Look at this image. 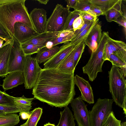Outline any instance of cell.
<instances>
[{
  "label": "cell",
  "instance_id": "6da1fadb",
  "mask_svg": "<svg viewBox=\"0 0 126 126\" xmlns=\"http://www.w3.org/2000/svg\"><path fill=\"white\" fill-rule=\"evenodd\" d=\"M74 74L56 68L42 69L33 88L34 97L49 105L62 108L67 106L76 94Z\"/></svg>",
  "mask_w": 126,
  "mask_h": 126
},
{
  "label": "cell",
  "instance_id": "7a4b0ae2",
  "mask_svg": "<svg viewBox=\"0 0 126 126\" xmlns=\"http://www.w3.org/2000/svg\"><path fill=\"white\" fill-rule=\"evenodd\" d=\"M26 1L1 0L0 22L11 36L14 34V25L17 22L24 23L35 30L27 8L25 5Z\"/></svg>",
  "mask_w": 126,
  "mask_h": 126
},
{
  "label": "cell",
  "instance_id": "3957f363",
  "mask_svg": "<svg viewBox=\"0 0 126 126\" xmlns=\"http://www.w3.org/2000/svg\"><path fill=\"white\" fill-rule=\"evenodd\" d=\"M109 91L116 104L126 113V74L122 69L112 65L108 71Z\"/></svg>",
  "mask_w": 126,
  "mask_h": 126
},
{
  "label": "cell",
  "instance_id": "277c9868",
  "mask_svg": "<svg viewBox=\"0 0 126 126\" xmlns=\"http://www.w3.org/2000/svg\"><path fill=\"white\" fill-rule=\"evenodd\" d=\"M109 37L108 32H102L100 40L96 48L92 52L87 63L82 67L83 73L88 75L91 81L95 79L98 73L102 71V67L105 61L103 58L104 49Z\"/></svg>",
  "mask_w": 126,
  "mask_h": 126
},
{
  "label": "cell",
  "instance_id": "5b68a950",
  "mask_svg": "<svg viewBox=\"0 0 126 126\" xmlns=\"http://www.w3.org/2000/svg\"><path fill=\"white\" fill-rule=\"evenodd\" d=\"M112 99L99 98L89 111L90 126H102L112 111Z\"/></svg>",
  "mask_w": 126,
  "mask_h": 126
},
{
  "label": "cell",
  "instance_id": "8992f818",
  "mask_svg": "<svg viewBox=\"0 0 126 126\" xmlns=\"http://www.w3.org/2000/svg\"><path fill=\"white\" fill-rule=\"evenodd\" d=\"M70 11V9L62 5L57 4L47 19L46 32H57L63 30L66 21Z\"/></svg>",
  "mask_w": 126,
  "mask_h": 126
},
{
  "label": "cell",
  "instance_id": "52a82bcc",
  "mask_svg": "<svg viewBox=\"0 0 126 126\" xmlns=\"http://www.w3.org/2000/svg\"><path fill=\"white\" fill-rule=\"evenodd\" d=\"M42 69L35 58L31 55L26 56L23 71L26 89L33 88Z\"/></svg>",
  "mask_w": 126,
  "mask_h": 126
},
{
  "label": "cell",
  "instance_id": "ba28073f",
  "mask_svg": "<svg viewBox=\"0 0 126 126\" xmlns=\"http://www.w3.org/2000/svg\"><path fill=\"white\" fill-rule=\"evenodd\" d=\"M12 47L8 64L7 74L11 72L23 71L26 56L21 46V44L13 36Z\"/></svg>",
  "mask_w": 126,
  "mask_h": 126
},
{
  "label": "cell",
  "instance_id": "9c48e42d",
  "mask_svg": "<svg viewBox=\"0 0 126 126\" xmlns=\"http://www.w3.org/2000/svg\"><path fill=\"white\" fill-rule=\"evenodd\" d=\"M70 103L78 126H90L89 111L80 96L73 98Z\"/></svg>",
  "mask_w": 126,
  "mask_h": 126
},
{
  "label": "cell",
  "instance_id": "30bf717a",
  "mask_svg": "<svg viewBox=\"0 0 126 126\" xmlns=\"http://www.w3.org/2000/svg\"><path fill=\"white\" fill-rule=\"evenodd\" d=\"M75 47L74 45L71 44L70 42L64 44L60 47L58 52L44 63L43 69L56 68Z\"/></svg>",
  "mask_w": 126,
  "mask_h": 126
},
{
  "label": "cell",
  "instance_id": "8fae6325",
  "mask_svg": "<svg viewBox=\"0 0 126 126\" xmlns=\"http://www.w3.org/2000/svg\"><path fill=\"white\" fill-rule=\"evenodd\" d=\"M29 15L35 30L39 34L45 32L47 20L46 11L43 8H35Z\"/></svg>",
  "mask_w": 126,
  "mask_h": 126
},
{
  "label": "cell",
  "instance_id": "7c38bea8",
  "mask_svg": "<svg viewBox=\"0 0 126 126\" xmlns=\"http://www.w3.org/2000/svg\"><path fill=\"white\" fill-rule=\"evenodd\" d=\"M39 34L27 25L17 22L14 25V34L12 36L21 44Z\"/></svg>",
  "mask_w": 126,
  "mask_h": 126
},
{
  "label": "cell",
  "instance_id": "4fadbf2b",
  "mask_svg": "<svg viewBox=\"0 0 126 126\" xmlns=\"http://www.w3.org/2000/svg\"><path fill=\"white\" fill-rule=\"evenodd\" d=\"M74 80L75 84L80 91L82 100L90 104L94 103L93 92L88 81L77 75L74 76Z\"/></svg>",
  "mask_w": 126,
  "mask_h": 126
},
{
  "label": "cell",
  "instance_id": "5bb4252c",
  "mask_svg": "<svg viewBox=\"0 0 126 126\" xmlns=\"http://www.w3.org/2000/svg\"><path fill=\"white\" fill-rule=\"evenodd\" d=\"M13 43L11 38L0 48V77L2 78L7 74L8 64Z\"/></svg>",
  "mask_w": 126,
  "mask_h": 126
},
{
  "label": "cell",
  "instance_id": "9a60e30c",
  "mask_svg": "<svg viewBox=\"0 0 126 126\" xmlns=\"http://www.w3.org/2000/svg\"><path fill=\"white\" fill-rule=\"evenodd\" d=\"M3 81L1 86L4 91L17 87L24 83L23 72L17 71L8 73L6 75Z\"/></svg>",
  "mask_w": 126,
  "mask_h": 126
},
{
  "label": "cell",
  "instance_id": "2e32d148",
  "mask_svg": "<svg viewBox=\"0 0 126 126\" xmlns=\"http://www.w3.org/2000/svg\"><path fill=\"white\" fill-rule=\"evenodd\" d=\"M102 32L101 26L98 23L94 26L84 41L85 45L89 47L92 52L95 50L100 42Z\"/></svg>",
  "mask_w": 126,
  "mask_h": 126
},
{
  "label": "cell",
  "instance_id": "e0dca14e",
  "mask_svg": "<svg viewBox=\"0 0 126 126\" xmlns=\"http://www.w3.org/2000/svg\"><path fill=\"white\" fill-rule=\"evenodd\" d=\"M107 42L111 49L117 56L126 63V44L122 41L109 37Z\"/></svg>",
  "mask_w": 126,
  "mask_h": 126
},
{
  "label": "cell",
  "instance_id": "ac0fdd59",
  "mask_svg": "<svg viewBox=\"0 0 126 126\" xmlns=\"http://www.w3.org/2000/svg\"><path fill=\"white\" fill-rule=\"evenodd\" d=\"M59 32H45L39 34L24 42L36 46H45L48 42L57 36Z\"/></svg>",
  "mask_w": 126,
  "mask_h": 126
},
{
  "label": "cell",
  "instance_id": "d6986e66",
  "mask_svg": "<svg viewBox=\"0 0 126 126\" xmlns=\"http://www.w3.org/2000/svg\"><path fill=\"white\" fill-rule=\"evenodd\" d=\"M60 49V47L56 46L50 49L45 47L37 53L35 58L38 63H45L54 56Z\"/></svg>",
  "mask_w": 126,
  "mask_h": 126
},
{
  "label": "cell",
  "instance_id": "ffe728a7",
  "mask_svg": "<svg viewBox=\"0 0 126 126\" xmlns=\"http://www.w3.org/2000/svg\"><path fill=\"white\" fill-rule=\"evenodd\" d=\"M58 65L56 68L61 72L70 74L74 73L73 56L75 47Z\"/></svg>",
  "mask_w": 126,
  "mask_h": 126
},
{
  "label": "cell",
  "instance_id": "44dd1931",
  "mask_svg": "<svg viewBox=\"0 0 126 126\" xmlns=\"http://www.w3.org/2000/svg\"><path fill=\"white\" fill-rule=\"evenodd\" d=\"M61 117L58 124L55 126H75L74 117L67 106L60 112Z\"/></svg>",
  "mask_w": 126,
  "mask_h": 126
},
{
  "label": "cell",
  "instance_id": "7402d4cb",
  "mask_svg": "<svg viewBox=\"0 0 126 126\" xmlns=\"http://www.w3.org/2000/svg\"><path fill=\"white\" fill-rule=\"evenodd\" d=\"M34 98V97L26 98L24 95L20 97H14L15 106L20 110V112L30 111L32 109V102Z\"/></svg>",
  "mask_w": 126,
  "mask_h": 126
},
{
  "label": "cell",
  "instance_id": "603a6c76",
  "mask_svg": "<svg viewBox=\"0 0 126 126\" xmlns=\"http://www.w3.org/2000/svg\"><path fill=\"white\" fill-rule=\"evenodd\" d=\"M122 2V0H119L112 7L106 12L105 15L108 22L114 21L119 17L123 16L121 9Z\"/></svg>",
  "mask_w": 126,
  "mask_h": 126
},
{
  "label": "cell",
  "instance_id": "cb8c5ba5",
  "mask_svg": "<svg viewBox=\"0 0 126 126\" xmlns=\"http://www.w3.org/2000/svg\"><path fill=\"white\" fill-rule=\"evenodd\" d=\"M98 18L95 21L92 22L80 33L73 38L70 42V43L75 46L84 41L92 30L94 26L98 23Z\"/></svg>",
  "mask_w": 126,
  "mask_h": 126
},
{
  "label": "cell",
  "instance_id": "d4e9b609",
  "mask_svg": "<svg viewBox=\"0 0 126 126\" xmlns=\"http://www.w3.org/2000/svg\"><path fill=\"white\" fill-rule=\"evenodd\" d=\"M19 115L16 114L0 115V126H14L20 122Z\"/></svg>",
  "mask_w": 126,
  "mask_h": 126
},
{
  "label": "cell",
  "instance_id": "484cf974",
  "mask_svg": "<svg viewBox=\"0 0 126 126\" xmlns=\"http://www.w3.org/2000/svg\"><path fill=\"white\" fill-rule=\"evenodd\" d=\"M119 0H90L93 5L98 7L104 13V15Z\"/></svg>",
  "mask_w": 126,
  "mask_h": 126
},
{
  "label": "cell",
  "instance_id": "4316f807",
  "mask_svg": "<svg viewBox=\"0 0 126 126\" xmlns=\"http://www.w3.org/2000/svg\"><path fill=\"white\" fill-rule=\"evenodd\" d=\"M74 35V32H73L65 37H56L48 42L46 44L45 47L48 49H50L59 44L69 42L73 38Z\"/></svg>",
  "mask_w": 126,
  "mask_h": 126
},
{
  "label": "cell",
  "instance_id": "83f0119b",
  "mask_svg": "<svg viewBox=\"0 0 126 126\" xmlns=\"http://www.w3.org/2000/svg\"><path fill=\"white\" fill-rule=\"evenodd\" d=\"M43 113L42 109L40 107L35 108L31 111L26 126H36Z\"/></svg>",
  "mask_w": 126,
  "mask_h": 126
},
{
  "label": "cell",
  "instance_id": "f1b7e54d",
  "mask_svg": "<svg viewBox=\"0 0 126 126\" xmlns=\"http://www.w3.org/2000/svg\"><path fill=\"white\" fill-rule=\"evenodd\" d=\"M21 46L25 54L26 55H32L37 53L45 46H38L24 42L21 44Z\"/></svg>",
  "mask_w": 126,
  "mask_h": 126
},
{
  "label": "cell",
  "instance_id": "f546056e",
  "mask_svg": "<svg viewBox=\"0 0 126 126\" xmlns=\"http://www.w3.org/2000/svg\"><path fill=\"white\" fill-rule=\"evenodd\" d=\"M92 5L90 0H78L73 8L79 12H88L91 11Z\"/></svg>",
  "mask_w": 126,
  "mask_h": 126
},
{
  "label": "cell",
  "instance_id": "4dcf8cb0",
  "mask_svg": "<svg viewBox=\"0 0 126 126\" xmlns=\"http://www.w3.org/2000/svg\"><path fill=\"white\" fill-rule=\"evenodd\" d=\"M80 12L74 10L70 11L66 21L63 30H68L74 32L73 24L75 20L79 16Z\"/></svg>",
  "mask_w": 126,
  "mask_h": 126
},
{
  "label": "cell",
  "instance_id": "1f68e13d",
  "mask_svg": "<svg viewBox=\"0 0 126 126\" xmlns=\"http://www.w3.org/2000/svg\"><path fill=\"white\" fill-rule=\"evenodd\" d=\"M85 46V45L83 41L76 46L73 56L74 68L75 69L84 51Z\"/></svg>",
  "mask_w": 126,
  "mask_h": 126
},
{
  "label": "cell",
  "instance_id": "d6a6232c",
  "mask_svg": "<svg viewBox=\"0 0 126 126\" xmlns=\"http://www.w3.org/2000/svg\"><path fill=\"white\" fill-rule=\"evenodd\" d=\"M109 61L112 65L117 66L122 69L124 73L126 74V63L118 57L113 53L110 56Z\"/></svg>",
  "mask_w": 126,
  "mask_h": 126
},
{
  "label": "cell",
  "instance_id": "836d02e7",
  "mask_svg": "<svg viewBox=\"0 0 126 126\" xmlns=\"http://www.w3.org/2000/svg\"><path fill=\"white\" fill-rule=\"evenodd\" d=\"M0 105L15 106L14 97L11 96L5 91L0 90Z\"/></svg>",
  "mask_w": 126,
  "mask_h": 126
},
{
  "label": "cell",
  "instance_id": "e575fe53",
  "mask_svg": "<svg viewBox=\"0 0 126 126\" xmlns=\"http://www.w3.org/2000/svg\"><path fill=\"white\" fill-rule=\"evenodd\" d=\"M121 121L115 117L113 112H112L106 119L102 126H121Z\"/></svg>",
  "mask_w": 126,
  "mask_h": 126
},
{
  "label": "cell",
  "instance_id": "d590c367",
  "mask_svg": "<svg viewBox=\"0 0 126 126\" xmlns=\"http://www.w3.org/2000/svg\"><path fill=\"white\" fill-rule=\"evenodd\" d=\"M0 111L5 114H16L19 113L21 111L15 106L0 105Z\"/></svg>",
  "mask_w": 126,
  "mask_h": 126
},
{
  "label": "cell",
  "instance_id": "8d00e7d4",
  "mask_svg": "<svg viewBox=\"0 0 126 126\" xmlns=\"http://www.w3.org/2000/svg\"><path fill=\"white\" fill-rule=\"evenodd\" d=\"M11 37L7 30L0 22V38L6 42L11 39Z\"/></svg>",
  "mask_w": 126,
  "mask_h": 126
},
{
  "label": "cell",
  "instance_id": "74e56055",
  "mask_svg": "<svg viewBox=\"0 0 126 126\" xmlns=\"http://www.w3.org/2000/svg\"><path fill=\"white\" fill-rule=\"evenodd\" d=\"M84 23V20L81 16H79L77 17L74 20L73 24L74 32L80 29Z\"/></svg>",
  "mask_w": 126,
  "mask_h": 126
},
{
  "label": "cell",
  "instance_id": "f35d334b",
  "mask_svg": "<svg viewBox=\"0 0 126 126\" xmlns=\"http://www.w3.org/2000/svg\"><path fill=\"white\" fill-rule=\"evenodd\" d=\"M114 52L111 49L107 42L105 44L104 49L103 58L105 61H109L110 56Z\"/></svg>",
  "mask_w": 126,
  "mask_h": 126
},
{
  "label": "cell",
  "instance_id": "ab89813d",
  "mask_svg": "<svg viewBox=\"0 0 126 126\" xmlns=\"http://www.w3.org/2000/svg\"><path fill=\"white\" fill-rule=\"evenodd\" d=\"M79 16H81L83 19L91 22L95 21L98 18L97 17L89 12H80Z\"/></svg>",
  "mask_w": 126,
  "mask_h": 126
},
{
  "label": "cell",
  "instance_id": "60d3db41",
  "mask_svg": "<svg viewBox=\"0 0 126 126\" xmlns=\"http://www.w3.org/2000/svg\"><path fill=\"white\" fill-rule=\"evenodd\" d=\"M88 12L97 17L100 15H104L103 12L99 8L92 4L91 11Z\"/></svg>",
  "mask_w": 126,
  "mask_h": 126
},
{
  "label": "cell",
  "instance_id": "b9f144b4",
  "mask_svg": "<svg viewBox=\"0 0 126 126\" xmlns=\"http://www.w3.org/2000/svg\"><path fill=\"white\" fill-rule=\"evenodd\" d=\"M83 20L84 22V25L80 29L74 32V35L73 38L78 35L82 32L91 23V22H92L91 21L85 19H83Z\"/></svg>",
  "mask_w": 126,
  "mask_h": 126
},
{
  "label": "cell",
  "instance_id": "7bdbcfd3",
  "mask_svg": "<svg viewBox=\"0 0 126 126\" xmlns=\"http://www.w3.org/2000/svg\"><path fill=\"white\" fill-rule=\"evenodd\" d=\"M120 25L124 27L125 29L126 28V17L122 15L117 18L114 21Z\"/></svg>",
  "mask_w": 126,
  "mask_h": 126
},
{
  "label": "cell",
  "instance_id": "ee69618b",
  "mask_svg": "<svg viewBox=\"0 0 126 126\" xmlns=\"http://www.w3.org/2000/svg\"><path fill=\"white\" fill-rule=\"evenodd\" d=\"M78 0H65L67 3L66 7L70 9L71 8H73L76 5Z\"/></svg>",
  "mask_w": 126,
  "mask_h": 126
},
{
  "label": "cell",
  "instance_id": "f6af8a7d",
  "mask_svg": "<svg viewBox=\"0 0 126 126\" xmlns=\"http://www.w3.org/2000/svg\"><path fill=\"white\" fill-rule=\"evenodd\" d=\"M73 32L68 30H63L58 33L57 37H66Z\"/></svg>",
  "mask_w": 126,
  "mask_h": 126
},
{
  "label": "cell",
  "instance_id": "bcb514c9",
  "mask_svg": "<svg viewBox=\"0 0 126 126\" xmlns=\"http://www.w3.org/2000/svg\"><path fill=\"white\" fill-rule=\"evenodd\" d=\"M31 113V111L27 112H20L19 113V115L23 120L28 119L30 117Z\"/></svg>",
  "mask_w": 126,
  "mask_h": 126
},
{
  "label": "cell",
  "instance_id": "7dc6e473",
  "mask_svg": "<svg viewBox=\"0 0 126 126\" xmlns=\"http://www.w3.org/2000/svg\"><path fill=\"white\" fill-rule=\"evenodd\" d=\"M35 1H38L40 3L46 5L49 1L48 0H36Z\"/></svg>",
  "mask_w": 126,
  "mask_h": 126
},
{
  "label": "cell",
  "instance_id": "c3c4849f",
  "mask_svg": "<svg viewBox=\"0 0 126 126\" xmlns=\"http://www.w3.org/2000/svg\"><path fill=\"white\" fill-rule=\"evenodd\" d=\"M43 126H55L54 124H51L48 122L44 125Z\"/></svg>",
  "mask_w": 126,
  "mask_h": 126
},
{
  "label": "cell",
  "instance_id": "681fc988",
  "mask_svg": "<svg viewBox=\"0 0 126 126\" xmlns=\"http://www.w3.org/2000/svg\"><path fill=\"white\" fill-rule=\"evenodd\" d=\"M4 41V40L3 39L0 38V48L2 47Z\"/></svg>",
  "mask_w": 126,
  "mask_h": 126
},
{
  "label": "cell",
  "instance_id": "f907efd6",
  "mask_svg": "<svg viewBox=\"0 0 126 126\" xmlns=\"http://www.w3.org/2000/svg\"><path fill=\"white\" fill-rule=\"evenodd\" d=\"M28 120L27 119V120L26 121V122L25 123L19 126H26L28 122Z\"/></svg>",
  "mask_w": 126,
  "mask_h": 126
},
{
  "label": "cell",
  "instance_id": "816d5d0a",
  "mask_svg": "<svg viewBox=\"0 0 126 126\" xmlns=\"http://www.w3.org/2000/svg\"><path fill=\"white\" fill-rule=\"evenodd\" d=\"M121 126H126V122H124L121 123Z\"/></svg>",
  "mask_w": 126,
  "mask_h": 126
},
{
  "label": "cell",
  "instance_id": "f5cc1de1",
  "mask_svg": "<svg viewBox=\"0 0 126 126\" xmlns=\"http://www.w3.org/2000/svg\"><path fill=\"white\" fill-rule=\"evenodd\" d=\"M5 114L4 112H3L0 111V115L1 114Z\"/></svg>",
  "mask_w": 126,
  "mask_h": 126
},
{
  "label": "cell",
  "instance_id": "db71d44e",
  "mask_svg": "<svg viewBox=\"0 0 126 126\" xmlns=\"http://www.w3.org/2000/svg\"><path fill=\"white\" fill-rule=\"evenodd\" d=\"M1 86V84H0V86Z\"/></svg>",
  "mask_w": 126,
  "mask_h": 126
}]
</instances>
